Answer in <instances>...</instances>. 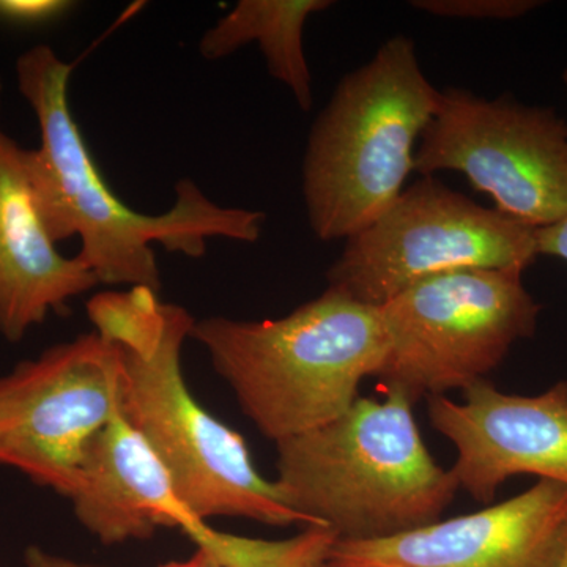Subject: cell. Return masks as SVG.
<instances>
[{"mask_svg": "<svg viewBox=\"0 0 567 567\" xmlns=\"http://www.w3.org/2000/svg\"><path fill=\"white\" fill-rule=\"evenodd\" d=\"M73 69L48 44H37L18 58V89L35 114L41 140L25 159L52 240L61 244L78 235V257L99 284L142 286L159 293L162 276L153 244L199 259L212 238L259 240L264 212L215 204L189 178L175 185V203L162 215H144L122 203L104 181L71 114Z\"/></svg>", "mask_w": 567, "mask_h": 567, "instance_id": "obj_1", "label": "cell"}, {"mask_svg": "<svg viewBox=\"0 0 567 567\" xmlns=\"http://www.w3.org/2000/svg\"><path fill=\"white\" fill-rule=\"evenodd\" d=\"M413 405L394 390L358 398L330 423L276 443L284 505L353 543L439 522L457 481L425 447Z\"/></svg>", "mask_w": 567, "mask_h": 567, "instance_id": "obj_2", "label": "cell"}, {"mask_svg": "<svg viewBox=\"0 0 567 567\" xmlns=\"http://www.w3.org/2000/svg\"><path fill=\"white\" fill-rule=\"evenodd\" d=\"M192 338L275 443L341 416L388 352L380 308L333 287L281 319L208 317L194 322Z\"/></svg>", "mask_w": 567, "mask_h": 567, "instance_id": "obj_3", "label": "cell"}, {"mask_svg": "<svg viewBox=\"0 0 567 567\" xmlns=\"http://www.w3.org/2000/svg\"><path fill=\"white\" fill-rule=\"evenodd\" d=\"M439 95L404 35L386 40L338 82L309 132L301 167L306 213L319 240H349L401 196Z\"/></svg>", "mask_w": 567, "mask_h": 567, "instance_id": "obj_4", "label": "cell"}, {"mask_svg": "<svg viewBox=\"0 0 567 567\" xmlns=\"http://www.w3.org/2000/svg\"><path fill=\"white\" fill-rule=\"evenodd\" d=\"M196 320L177 305H166L162 344L148 357L123 352L121 412L173 477L175 491L193 513L244 517L271 527L308 518L284 505L275 483L265 480L244 436L204 409L186 386L182 347Z\"/></svg>", "mask_w": 567, "mask_h": 567, "instance_id": "obj_5", "label": "cell"}, {"mask_svg": "<svg viewBox=\"0 0 567 567\" xmlns=\"http://www.w3.org/2000/svg\"><path fill=\"white\" fill-rule=\"evenodd\" d=\"M520 271L461 268L421 279L380 306L388 352L379 379L415 404L486 380L535 334L540 305Z\"/></svg>", "mask_w": 567, "mask_h": 567, "instance_id": "obj_6", "label": "cell"}, {"mask_svg": "<svg viewBox=\"0 0 567 567\" xmlns=\"http://www.w3.org/2000/svg\"><path fill=\"white\" fill-rule=\"evenodd\" d=\"M539 257L536 229L421 177L374 223L346 240L328 287L383 306L421 279L461 268L525 270Z\"/></svg>", "mask_w": 567, "mask_h": 567, "instance_id": "obj_7", "label": "cell"}, {"mask_svg": "<svg viewBox=\"0 0 567 567\" xmlns=\"http://www.w3.org/2000/svg\"><path fill=\"white\" fill-rule=\"evenodd\" d=\"M442 171L464 174L516 221L551 226L567 216V122L554 107L447 87L415 153L421 177Z\"/></svg>", "mask_w": 567, "mask_h": 567, "instance_id": "obj_8", "label": "cell"}, {"mask_svg": "<svg viewBox=\"0 0 567 567\" xmlns=\"http://www.w3.org/2000/svg\"><path fill=\"white\" fill-rule=\"evenodd\" d=\"M121 349L96 333L0 375V465L70 498L93 439L121 406Z\"/></svg>", "mask_w": 567, "mask_h": 567, "instance_id": "obj_9", "label": "cell"}, {"mask_svg": "<svg viewBox=\"0 0 567 567\" xmlns=\"http://www.w3.org/2000/svg\"><path fill=\"white\" fill-rule=\"evenodd\" d=\"M464 401L429 399L432 427L457 450L451 468L458 488L491 503L514 476L567 486V382L536 395L507 394L487 380L462 391Z\"/></svg>", "mask_w": 567, "mask_h": 567, "instance_id": "obj_10", "label": "cell"}, {"mask_svg": "<svg viewBox=\"0 0 567 567\" xmlns=\"http://www.w3.org/2000/svg\"><path fill=\"white\" fill-rule=\"evenodd\" d=\"M567 535V486L539 480L477 513L385 539L338 540L330 558L358 567H557Z\"/></svg>", "mask_w": 567, "mask_h": 567, "instance_id": "obj_11", "label": "cell"}, {"mask_svg": "<svg viewBox=\"0 0 567 567\" xmlns=\"http://www.w3.org/2000/svg\"><path fill=\"white\" fill-rule=\"evenodd\" d=\"M28 148L0 117V336L20 342L51 312L99 286L80 257H65L52 240L33 196Z\"/></svg>", "mask_w": 567, "mask_h": 567, "instance_id": "obj_12", "label": "cell"}, {"mask_svg": "<svg viewBox=\"0 0 567 567\" xmlns=\"http://www.w3.org/2000/svg\"><path fill=\"white\" fill-rule=\"evenodd\" d=\"M70 499L82 527L106 546L148 539L159 527L192 536L207 524L183 502L166 466L121 406L93 439Z\"/></svg>", "mask_w": 567, "mask_h": 567, "instance_id": "obj_13", "label": "cell"}, {"mask_svg": "<svg viewBox=\"0 0 567 567\" xmlns=\"http://www.w3.org/2000/svg\"><path fill=\"white\" fill-rule=\"evenodd\" d=\"M331 0H240L199 41L205 61H221L246 44L257 43L268 73L292 93L300 110L315 102L305 52L306 22L330 9Z\"/></svg>", "mask_w": 567, "mask_h": 567, "instance_id": "obj_14", "label": "cell"}, {"mask_svg": "<svg viewBox=\"0 0 567 567\" xmlns=\"http://www.w3.org/2000/svg\"><path fill=\"white\" fill-rule=\"evenodd\" d=\"M189 537L223 567H316L330 558L339 540L324 527L306 528L286 540H264L216 532L207 524Z\"/></svg>", "mask_w": 567, "mask_h": 567, "instance_id": "obj_15", "label": "cell"}, {"mask_svg": "<svg viewBox=\"0 0 567 567\" xmlns=\"http://www.w3.org/2000/svg\"><path fill=\"white\" fill-rule=\"evenodd\" d=\"M87 316L100 338L137 357L155 352L166 330V305L148 287L95 295Z\"/></svg>", "mask_w": 567, "mask_h": 567, "instance_id": "obj_16", "label": "cell"}, {"mask_svg": "<svg viewBox=\"0 0 567 567\" xmlns=\"http://www.w3.org/2000/svg\"><path fill=\"white\" fill-rule=\"evenodd\" d=\"M410 6L447 20L514 21L540 9V0H413Z\"/></svg>", "mask_w": 567, "mask_h": 567, "instance_id": "obj_17", "label": "cell"}, {"mask_svg": "<svg viewBox=\"0 0 567 567\" xmlns=\"http://www.w3.org/2000/svg\"><path fill=\"white\" fill-rule=\"evenodd\" d=\"M74 9L69 0H0V22L17 28H40L62 20Z\"/></svg>", "mask_w": 567, "mask_h": 567, "instance_id": "obj_18", "label": "cell"}, {"mask_svg": "<svg viewBox=\"0 0 567 567\" xmlns=\"http://www.w3.org/2000/svg\"><path fill=\"white\" fill-rule=\"evenodd\" d=\"M536 248L539 256L557 257L567 262V216L551 226L536 229Z\"/></svg>", "mask_w": 567, "mask_h": 567, "instance_id": "obj_19", "label": "cell"}, {"mask_svg": "<svg viewBox=\"0 0 567 567\" xmlns=\"http://www.w3.org/2000/svg\"><path fill=\"white\" fill-rule=\"evenodd\" d=\"M25 567H103L74 561V559L51 554L39 546H31L24 551Z\"/></svg>", "mask_w": 567, "mask_h": 567, "instance_id": "obj_20", "label": "cell"}, {"mask_svg": "<svg viewBox=\"0 0 567 567\" xmlns=\"http://www.w3.org/2000/svg\"><path fill=\"white\" fill-rule=\"evenodd\" d=\"M159 567H223L219 563H216L215 559L210 557V555L205 554V551L199 550L197 548L196 555L189 559H185V561H173L167 563V565H163Z\"/></svg>", "mask_w": 567, "mask_h": 567, "instance_id": "obj_21", "label": "cell"}, {"mask_svg": "<svg viewBox=\"0 0 567 567\" xmlns=\"http://www.w3.org/2000/svg\"><path fill=\"white\" fill-rule=\"evenodd\" d=\"M316 567H358L352 565H344V563L334 561V559L328 558L327 561L320 563Z\"/></svg>", "mask_w": 567, "mask_h": 567, "instance_id": "obj_22", "label": "cell"}, {"mask_svg": "<svg viewBox=\"0 0 567 567\" xmlns=\"http://www.w3.org/2000/svg\"><path fill=\"white\" fill-rule=\"evenodd\" d=\"M557 567H567V535H566L565 546H563L561 557H559Z\"/></svg>", "mask_w": 567, "mask_h": 567, "instance_id": "obj_23", "label": "cell"}, {"mask_svg": "<svg viewBox=\"0 0 567 567\" xmlns=\"http://www.w3.org/2000/svg\"><path fill=\"white\" fill-rule=\"evenodd\" d=\"M563 84H565L567 91V69L565 70V73H563Z\"/></svg>", "mask_w": 567, "mask_h": 567, "instance_id": "obj_24", "label": "cell"}]
</instances>
